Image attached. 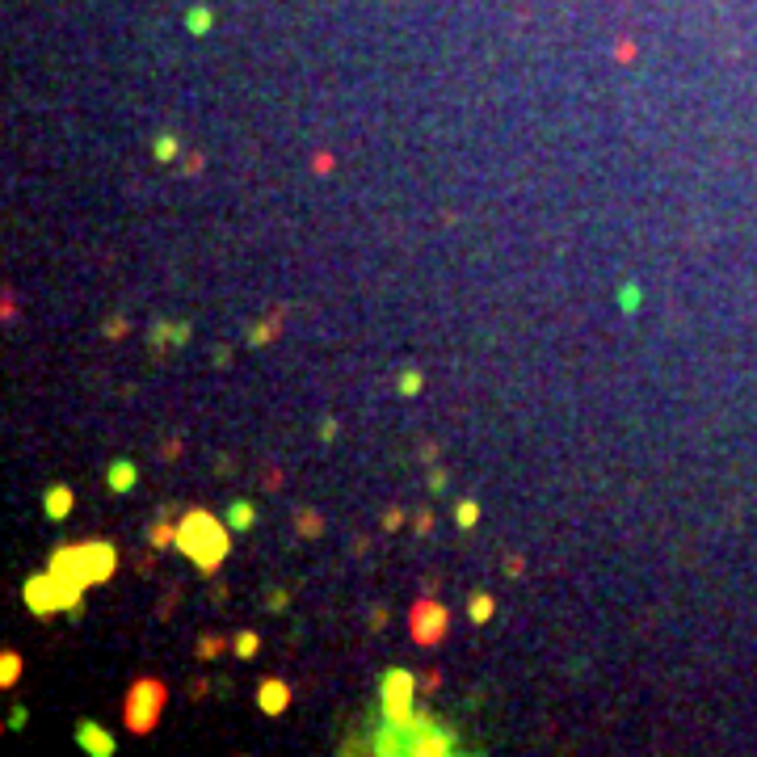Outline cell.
Instances as JSON below:
<instances>
[{
    "label": "cell",
    "instance_id": "obj_1",
    "mask_svg": "<svg viewBox=\"0 0 757 757\" xmlns=\"http://www.w3.org/2000/svg\"><path fill=\"white\" fill-rule=\"evenodd\" d=\"M231 534L236 530L227 522H219L215 513H206V509H185L181 522H177V547H181V556H190L198 564L202 576L219 572V564L231 552Z\"/></svg>",
    "mask_w": 757,
    "mask_h": 757
},
{
    "label": "cell",
    "instance_id": "obj_2",
    "mask_svg": "<svg viewBox=\"0 0 757 757\" xmlns=\"http://www.w3.org/2000/svg\"><path fill=\"white\" fill-rule=\"evenodd\" d=\"M21 594H25L30 614H38V618H47V614H55V610H67L72 618H80V610H84V585L63 580V576H55L51 568L38 572V576H30Z\"/></svg>",
    "mask_w": 757,
    "mask_h": 757
},
{
    "label": "cell",
    "instance_id": "obj_3",
    "mask_svg": "<svg viewBox=\"0 0 757 757\" xmlns=\"http://www.w3.org/2000/svg\"><path fill=\"white\" fill-rule=\"evenodd\" d=\"M164 703H168V686L160 677H139L131 681V690L122 699V724L135 732V736H148L160 715H164Z\"/></svg>",
    "mask_w": 757,
    "mask_h": 757
},
{
    "label": "cell",
    "instance_id": "obj_4",
    "mask_svg": "<svg viewBox=\"0 0 757 757\" xmlns=\"http://www.w3.org/2000/svg\"><path fill=\"white\" fill-rule=\"evenodd\" d=\"M446 631H451V610H446L438 598H417L412 602V610H408V635H412V644L417 648H433V644H442L446 640Z\"/></svg>",
    "mask_w": 757,
    "mask_h": 757
},
{
    "label": "cell",
    "instance_id": "obj_5",
    "mask_svg": "<svg viewBox=\"0 0 757 757\" xmlns=\"http://www.w3.org/2000/svg\"><path fill=\"white\" fill-rule=\"evenodd\" d=\"M412 694H417V677H412L408 669H387L383 673V681H378V699H383L387 724H404V719L417 715L412 711Z\"/></svg>",
    "mask_w": 757,
    "mask_h": 757
},
{
    "label": "cell",
    "instance_id": "obj_6",
    "mask_svg": "<svg viewBox=\"0 0 757 757\" xmlns=\"http://www.w3.org/2000/svg\"><path fill=\"white\" fill-rule=\"evenodd\" d=\"M47 568L55 572V576H63V580H72V585H97L93 580V564H89V547L80 543V547H55L51 552V560H47Z\"/></svg>",
    "mask_w": 757,
    "mask_h": 757
},
{
    "label": "cell",
    "instance_id": "obj_7",
    "mask_svg": "<svg viewBox=\"0 0 757 757\" xmlns=\"http://www.w3.org/2000/svg\"><path fill=\"white\" fill-rule=\"evenodd\" d=\"M76 745H80L84 753H93V757H114V753H118L114 732L101 728L97 719H80V724H76Z\"/></svg>",
    "mask_w": 757,
    "mask_h": 757
},
{
    "label": "cell",
    "instance_id": "obj_8",
    "mask_svg": "<svg viewBox=\"0 0 757 757\" xmlns=\"http://www.w3.org/2000/svg\"><path fill=\"white\" fill-rule=\"evenodd\" d=\"M177 522H181V509L177 505H160L156 522L148 526V547L164 552V547H177Z\"/></svg>",
    "mask_w": 757,
    "mask_h": 757
},
{
    "label": "cell",
    "instance_id": "obj_9",
    "mask_svg": "<svg viewBox=\"0 0 757 757\" xmlns=\"http://www.w3.org/2000/svg\"><path fill=\"white\" fill-rule=\"evenodd\" d=\"M257 707H261L265 715H282V711L291 707V686H286L282 677H265V681L257 686Z\"/></svg>",
    "mask_w": 757,
    "mask_h": 757
},
{
    "label": "cell",
    "instance_id": "obj_10",
    "mask_svg": "<svg viewBox=\"0 0 757 757\" xmlns=\"http://www.w3.org/2000/svg\"><path fill=\"white\" fill-rule=\"evenodd\" d=\"M282 328H286V307H273V312H269L265 320H257V324H249V332H245V341H249V346H257V350H261V346H269V341H273V337H278Z\"/></svg>",
    "mask_w": 757,
    "mask_h": 757
},
{
    "label": "cell",
    "instance_id": "obj_11",
    "mask_svg": "<svg viewBox=\"0 0 757 757\" xmlns=\"http://www.w3.org/2000/svg\"><path fill=\"white\" fill-rule=\"evenodd\" d=\"M72 505H76V493L67 488V484H51L43 493V513H47L51 522H63L67 513H72Z\"/></svg>",
    "mask_w": 757,
    "mask_h": 757
},
{
    "label": "cell",
    "instance_id": "obj_12",
    "mask_svg": "<svg viewBox=\"0 0 757 757\" xmlns=\"http://www.w3.org/2000/svg\"><path fill=\"white\" fill-rule=\"evenodd\" d=\"M223 522H227V526H231L236 534L253 530V526H257V505H253V501H245V497L227 501V509H223Z\"/></svg>",
    "mask_w": 757,
    "mask_h": 757
},
{
    "label": "cell",
    "instance_id": "obj_13",
    "mask_svg": "<svg viewBox=\"0 0 757 757\" xmlns=\"http://www.w3.org/2000/svg\"><path fill=\"white\" fill-rule=\"evenodd\" d=\"M135 479H139V471H135V463H131V459H114V463L106 467V484H110V493H131V488H135Z\"/></svg>",
    "mask_w": 757,
    "mask_h": 757
},
{
    "label": "cell",
    "instance_id": "obj_14",
    "mask_svg": "<svg viewBox=\"0 0 757 757\" xmlns=\"http://www.w3.org/2000/svg\"><path fill=\"white\" fill-rule=\"evenodd\" d=\"M320 530H324L320 509L316 505H295V534L299 539H320Z\"/></svg>",
    "mask_w": 757,
    "mask_h": 757
},
{
    "label": "cell",
    "instance_id": "obj_15",
    "mask_svg": "<svg viewBox=\"0 0 757 757\" xmlns=\"http://www.w3.org/2000/svg\"><path fill=\"white\" fill-rule=\"evenodd\" d=\"M168 350H173V320H156L152 332H148V354H152L156 362H164Z\"/></svg>",
    "mask_w": 757,
    "mask_h": 757
},
{
    "label": "cell",
    "instance_id": "obj_16",
    "mask_svg": "<svg viewBox=\"0 0 757 757\" xmlns=\"http://www.w3.org/2000/svg\"><path fill=\"white\" fill-rule=\"evenodd\" d=\"M227 648H231V644H227V635H219V631H202V635H198V644H194V657H198V661H219Z\"/></svg>",
    "mask_w": 757,
    "mask_h": 757
},
{
    "label": "cell",
    "instance_id": "obj_17",
    "mask_svg": "<svg viewBox=\"0 0 757 757\" xmlns=\"http://www.w3.org/2000/svg\"><path fill=\"white\" fill-rule=\"evenodd\" d=\"M152 156H156L160 164H173V160L181 156V139H177V135H168V131L156 135V139H152Z\"/></svg>",
    "mask_w": 757,
    "mask_h": 757
},
{
    "label": "cell",
    "instance_id": "obj_18",
    "mask_svg": "<svg viewBox=\"0 0 757 757\" xmlns=\"http://www.w3.org/2000/svg\"><path fill=\"white\" fill-rule=\"evenodd\" d=\"M295 585H273V589H265V610L269 614H286L291 610V598H295Z\"/></svg>",
    "mask_w": 757,
    "mask_h": 757
},
{
    "label": "cell",
    "instance_id": "obj_19",
    "mask_svg": "<svg viewBox=\"0 0 757 757\" xmlns=\"http://www.w3.org/2000/svg\"><path fill=\"white\" fill-rule=\"evenodd\" d=\"M493 610H497V602H493V594H484V589L467 598V618H471V623H488Z\"/></svg>",
    "mask_w": 757,
    "mask_h": 757
},
{
    "label": "cell",
    "instance_id": "obj_20",
    "mask_svg": "<svg viewBox=\"0 0 757 757\" xmlns=\"http://www.w3.org/2000/svg\"><path fill=\"white\" fill-rule=\"evenodd\" d=\"M421 387H425V374H421L417 366H404L400 378H396V392H400L404 400H412V396H421Z\"/></svg>",
    "mask_w": 757,
    "mask_h": 757
},
{
    "label": "cell",
    "instance_id": "obj_21",
    "mask_svg": "<svg viewBox=\"0 0 757 757\" xmlns=\"http://www.w3.org/2000/svg\"><path fill=\"white\" fill-rule=\"evenodd\" d=\"M640 299H644V291H640V282H635V278H623V282H618V307H623L627 316H635V312H640Z\"/></svg>",
    "mask_w": 757,
    "mask_h": 757
},
{
    "label": "cell",
    "instance_id": "obj_22",
    "mask_svg": "<svg viewBox=\"0 0 757 757\" xmlns=\"http://www.w3.org/2000/svg\"><path fill=\"white\" fill-rule=\"evenodd\" d=\"M257 648H261V635H257V631H236V635H231V652H236L240 661H253Z\"/></svg>",
    "mask_w": 757,
    "mask_h": 757
},
{
    "label": "cell",
    "instance_id": "obj_23",
    "mask_svg": "<svg viewBox=\"0 0 757 757\" xmlns=\"http://www.w3.org/2000/svg\"><path fill=\"white\" fill-rule=\"evenodd\" d=\"M17 677H21V657H17V652H0V686L13 690Z\"/></svg>",
    "mask_w": 757,
    "mask_h": 757
},
{
    "label": "cell",
    "instance_id": "obj_24",
    "mask_svg": "<svg viewBox=\"0 0 757 757\" xmlns=\"http://www.w3.org/2000/svg\"><path fill=\"white\" fill-rule=\"evenodd\" d=\"M211 25H215V13H211V9L194 5V9L185 13V30H190V34H211Z\"/></svg>",
    "mask_w": 757,
    "mask_h": 757
},
{
    "label": "cell",
    "instance_id": "obj_25",
    "mask_svg": "<svg viewBox=\"0 0 757 757\" xmlns=\"http://www.w3.org/2000/svg\"><path fill=\"white\" fill-rule=\"evenodd\" d=\"M387 618H392L387 602H374V606H370V614H366V631H370V635H378V631L387 627Z\"/></svg>",
    "mask_w": 757,
    "mask_h": 757
},
{
    "label": "cell",
    "instance_id": "obj_26",
    "mask_svg": "<svg viewBox=\"0 0 757 757\" xmlns=\"http://www.w3.org/2000/svg\"><path fill=\"white\" fill-rule=\"evenodd\" d=\"M455 522H459L463 530H471V526L479 522V505H475V501H459V509H455Z\"/></svg>",
    "mask_w": 757,
    "mask_h": 757
},
{
    "label": "cell",
    "instance_id": "obj_27",
    "mask_svg": "<svg viewBox=\"0 0 757 757\" xmlns=\"http://www.w3.org/2000/svg\"><path fill=\"white\" fill-rule=\"evenodd\" d=\"M446 484H451V475H446V467H429V475H425V488H429V497H442V493H446Z\"/></svg>",
    "mask_w": 757,
    "mask_h": 757
},
{
    "label": "cell",
    "instance_id": "obj_28",
    "mask_svg": "<svg viewBox=\"0 0 757 757\" xmlns=\"http://www.w3.org/2000/svg\"><path fill=\"white\" fill-rule=\"evenodd\" d=\"M101 332H106V341H122V337L131 332V324H126V316H106Z\"/></svg>",
    "mask_w": 757,
    "mask_h": 757
},
{
    "label": "cell",
    "instance_id": "obj_29",
    "mask_svg": "<svg viewBox=\"0 0 757 757\" xmlns=\"http://www.w3.org/2000/svg\"><path fill=\"white\" fill-rule=\"evenodd\" d=\"M501 572H505L509 580H518V576L526 572V556H518V552H509V556L501 560Z\"/></svg>",
    "mask_w": 757,
    "mask_h": 757
},
{
    "label": "cell",
    "instance_id": "obj_30",
    "mask_svg": "<svg viewBox=\"0 0 757 757\" xmlns=\"http://www.w3.org/2000/svg\"><path fill=\"white\" fill-rule=\"evenodd\" d=\"M378 526H383L387 534H392V530H400V526H404V509H400V505L383 509V518H378Z\"/></svg>",
    "mask_w": 757,
    "mask_h": 757
},
{
    "label": "cell",
    "instance_id": "obj_31",
    "mask_svg": "<svg viewBox=\"0 0 757 757\" xmlns=\"http://www.w3.org/2000/svg\"><path fill=\"white\" fill-rule=\"evenodd\" d=\"M190 337H194L190 320H173V350H185V346H190Z\"/></svg>",
    "mask_w": 757,
    "mask_h": 757
},
{
    "label": "cell",
    "instance_id": "obj_32",
    "mask_svg": "<svg viewBox=\"0 0 757 757\" xmlns=\"http://www.w3.org/2000/svg\"><path fill=\"white\" fill-rule=\"evenodd\" d=\"M25 724H30V707H21V703H17V707L9 711V724H5V728H9V732H21Z\"/></svg>",
    "mask_w": 757,
    "mask_h": 757
},
{
    "label": "cell",
    "instance_id": "obj_33",
    "mask_svg": "<svg viewBox=\"0 0 757 757\" xmlns=\"http://www.w3.org/2000/svg\"><path fill=\"white\" fill-rule=\"evenodd\" d=\"M261 488H265V493H278V488H282V471H278V467H265V471H261Z\"/></svg>",
    "mask_w": 757,
    "mask_h": 757
},
{
    "label": "cell",
    "instance_id": "obj_34",
    "mask_svg": "<svg viewBox=\"0 0 757 757\" xmlns=\"http://www.w3.org/2000/svg\"><path fill=\"white\" fill-rule=\"evenodd\" d=\"M152 568H156V547H152V552H139V556H135V572H139V576H152Z\"/></svg>",
    "mask_w": 757,
    "mask_h": 757
},
{
    "label": "cell",
    "instance_id": "obj_35",
    "mask_svg": "<svg viewBox=\"0 0 757 757\" xmlns=\"http://www.w3.org/2000/svg\"><path fill=\"white\" fill-rule=\"evenodd\" d=\"M412 530H417V534H429V530H433V513H429V509H421L417 518H412Z\"/></svg>",
    "mask_w": 757,
    "mask_h": 757
},
{
    "label": "cell",
    "instance_id": "obj_36",
    "mask_svg": "<svg viewBox=\"0 0 757 757\" xmlns=\"http://www.w3.org/2000/svg\"><path fill=\"white\" fill-rule=\"evenodd\" d=\"M206 690H211V686H206V677H202V673H194V677H190V699L198 703V699H206Z\"/></svg>",
    "mask_w": 757,
    "mask_h": 757
},
{
    "label": "cell",
    "instance_id": "obj_37",
    "mask_svg": "<svg viewBox=\"0 0 757 757\" xmlns=\"http://www.w3.org/2000/svg\"><path fill=\"white\" fill-rule=\"evenodd\" d=\"M181 455V438L173 433V438H164V446H160V459H177Z\"/></svg>",
    "mask_w": 757,
    "mask_h": 757
},
{
    "label": "cell",
    "instance_id": "obj_38",
    "mask_svg": "<svg viewBox=\"0 0 757 757\" xmlns=\"http://www.w3.org/2000/svg\"><path fill=\"white\" fill-rule=\"evenodd\" d=\"M438 686H442V673H438V669H425V677H421V694H433Z\"/></svg>",
    "mask_w": 757,
    "mask_h": 757
},
{
    "label": "cell",
    "instance_id": "obj_39",
    "mask_svg": "<svg viewBox=\"0 0 757 757\" xmlns=\"http://www.w3.org/2000/svg\"><path fill=\"white\" fill-rule=\"evenodd\" d=\"M337 433H341V425H337L332 417H324V421H320V442H337Z\"/></svg>",
    "mask_w": 757,
    "mask_h": 757
},
{
    "label": "cell",
    "instance_id": "obj_40",
    "mask_svg": "<svg viewBox=\"0 0 757 757\" xmlns=\"http://www.w3.org/2000/svg\"><path fill=\"white\" fill-rule=\"evenodd\" d=\"M417 459H421V463H433V459H438V442H421V446H417Z\"/></svg>",
    "mask_w": 757,
    "mask_h": 757
},
{
    "label": "cell",
    "instance_id": "obj_41",
    "mask_svg": "<svg viewBox=\"0 0 757 757\" xmlns=\"http://www.w3.org/2000/svg\"><path fill=\"white\" fill-rule=\"evenodd\" d=\"M173 602H177V589H168V594L160 598V610H156V614H160V618H168V614H173Z\"/></svg>",
    "mask_w": 757,
    "mask_h": 757
},
{
    "label": "cell",
    "instance_id": "obj_42",
    "mask_svg": "<svg viewBox=\"0 0 757 757\" xmlns=\"http://www.w3.org/2000/svg\"><path fill=\"white\" fill-rule=\"evenodd\" d=\"M211 362H215V366H227V362H231V350H227V346H215V350H211Z\"/></svg>",
    "mask_w": 757,
    "mask_h": 757
},
{
    "label": "cell",
    "instance_id": "obj_43",
    "mask_svg": "<svg viewBox=\"0 0 757 757\" xmlns=\"http://www.w3.org/2000/svg\"><path fill=\"white\" fill-rule=\"evenodd\" d=\"M231 467H236V459H231V455H223V459H219V463H215V471H219V475H236V471H231Z\"/></svg>",
    "mask_w": 757,
    "mask_h": 757
},
{
    "label": "cell",
    "instance_id": "obj_44",
    "mask_svg": "<svg viewBox=\"0 0 757 757\" xmlns=\"http://www.w3.org/2000/svg\"><path fill=\"white\" fill-rule=\"evenodd\" d=\"M185 173H202V156H198V152L185 156Z\"/></svg>",
    "mask_w": 757,
    "mask_h": 757
},
{
    "label": "cell",
    "instance_id": "obj_45",
    "mask_svg": "<svg viewBox=\"0 0 757 757\" xmlns=\"http://www.w3.org/2000/svg\"><path fill=\"white\" fill-rule=\"evenodd\" d=\"M366 547H370V539H366V534H358V539L350 543V552H354V556H366Z\"/></svg>",
    "mask_w": 757,
    "mask_h": 757
},
{
    "label": "cell",
    "instance_id": "obj_46",
    "mask_svg": "<svg viewBox=\"0 0 757 757\" xmlns=\"http://www.w3.org/2000/svg\"><path fill=\"white\" fill-rule=\"evenodd\" d=\"M421 594H425V598H433V594H438V576H433V572L421 580Z\"/></svg>",
    "mask_w": 757,
    "mask_h": 757
},
{
    "label": "cell",
    "instance_id": "obj_47",
    "mask_svg": "<svg viewBox=\"0 0 757 757\" xmlns=\"http://www.w3.org/2000/svg\"><path fill=\"white\" fill-rule=\"evenodd\" d=\"M215 694H219V699H227V694H231V681H227V677H219V681H215Z\"/></svg>",
    "mask_w": 757,
    "mask_h": 757
}]
</instances>
